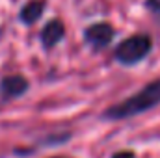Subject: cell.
Here are the masks:
<instances>
[{"instance_id":"3957f363","label":"cell","mask_w":160,"mask_h":158,"mask_svg":"<svg viewBox=\"0 0 160 158\" xmlns=\"http://www.w3.org/2000/svg\"><path fill=\"white\" fill-rule=\"evenodd\" d=\"M84 39L93 48H104L114 39V28L108 22H95L84 30Z\"/></svg>"},{"instance_id":"5b68a950","label":"cell","mask_w":160,"mask_h":158,"mask_svg":"<svg viewBox=\"0 0 160 158\" xmlns=\"http://www.w3.org/2000/svg\"><path fill=\"white\" fill-rule=\"evenodd\" d=\"M28 89V80L21 75H13V77H6L0 84V91L4 95V99H15L21 97L22 93H26Z\"/></svg>"},{"instance_id":"9c48e42d","label":"cell","mask_w":160,"mask_h":158,"mask_svg":"<svg viewBox=\"0 0 160 158\" xmlns=\"http://www.w3.org/2000/svg\"><path fill=\"white\" fill-rule=\"evenodd\" d=\"M50 158H67V156H50Z\"/></svg>"},{"instance_id":"7a4b0ae2","label":"cell","mask_w":160,"mask_h":158,"mask_svg":"<svg viewBox=\"0 0 160 158\" xmlns=\"http://www.w3.org/2000/svg\"><path fill=\"white\" fill-rule=\"evenodd\" d=\"M151 47H153V41L149 36H145V34L132 36L118 45L116 60L123 65H134V63L142 62L151 52Z\"/></svg>"},{"instance_id":"8992f818","label":"cell","mask_w":160,"mask_h":158,"mask_svg":"<svg viewBox=\"0 0 160 158\" xmlns=\"http://www.w3.org/2000/svg\"><path fill=\"white\" fill-rule=\"evenodd\" d=\"M43 11H45V4L41 0H32V2H28V4L22 6V9H21V21L24 24H34V22L39 21Z\"/></svg>"},{"instance_id":"6da1fadb","label":"cell","mask_w":160,"mask_h":158,"mask_svg":"<svg viewBox=\"0 0 160 158\" xmlns=\"http://www.w3.org/2000/svg\"><path fill=\"white\" fill-rule=\"evenodd\" d=\"M157 104H160V80H153L143 89H140L136 95L108 108L102 116H104V119H110V121L127 119L132 116H138V114H143V112L155 108Z\"/></svg>"},{"instance_id":"52a82bcc","label":"cell","mask_w":160,"mask_h":158,"mask_svg":"<svg viewBox=\"0 0 160 158\" xmlns=\"http://www.w3.org/2000/svg\"><path fill=\"white\" fill-rule=\"evenodd\" d=\"M145 6L155 11V13H160V0H145Z\"/></svg>"},{"instance_id":"ba28073f","label":"cell","mask_w":160,"mask_h":158,"mask_svg":"<svg viewBox=\"0 0 160 158\" xmlns=\"http://www.w3.org/2000/svg\"><path fill=\"white\" fill-rule=\"evenodd\" d=\"M112 158H134V153L132 151H121V153H116Z\"/></svg>"},{"instance_id":"277c9868","label":"cell","mask_w":160,"mask_h":158,"mask_svg":"<svg viewBox=\"0 0 160 158\" xmlns=\"http://www.w3.org/2000/svg\"><path fill=\"white\" fill-rule=\"evenodd\" d=\"M65 36V26L60 19H52L50 22H47V26L41 32V43L45 48H52L56 47Z\"/></svg>"}]
</instances>
